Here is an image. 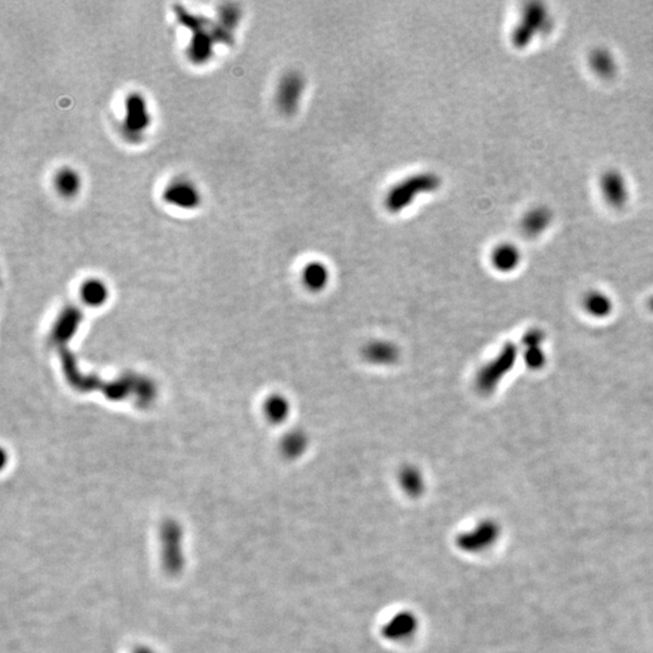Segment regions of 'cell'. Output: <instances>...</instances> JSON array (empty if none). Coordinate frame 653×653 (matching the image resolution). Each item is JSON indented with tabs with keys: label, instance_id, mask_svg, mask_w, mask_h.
Segmentation results:
<instances>
[{
	"label": "cell",
	"instance_id": "obj_1",
	"mask_svg": "<svg viewBox=\"0 0 653 653\" xmlns=\"http://www.w3.org/2000/svg\"><path fill=\"white\" fill-rule=\"evenodd\" d=\"M442 181L439 176L432 172L414 174L406 178L391 188L385 197V207L389 212L398 213L409 207L413 201L422 194H429L439 189Z\"/></svg>",
	"mask_w": 653,
	"mask_h": 653
},
{
	"label": "cell",
	"instance_id": "obj_2",
	"mask_svg": "<svg viewBox=\"0 0 653 653\" xmlns=\"http://www.w3.org/2000/svg\"><path fill=\"white\" fill-rule=\"evenodd\" d=\"M153 122L148 99L138 91H132L124 102V118H122V137L127 142L138 144L142 142Z\"/></svg>",
	"mask_w": 653,
	"mask_h": 653
},
{
	"label": "cell",
	"instance_id": "obj_3",
	"mask_svg": "<svg viewBox=\"0 0 653 653\" xmlns=\"http://www.w3.org/2000/svg\"><path fill=\"white\" fill-rule=\"evenodd\" d=\"M162 201L166 205L183 211H195L202 205V193L191 179L176 177L162 190Z\"/></svg>",
	"mask_w": 653,
	"mask_h": 653
},
{
	"label": "cell",
	"instance_id": "obj_4",
	"mask_svg": "<svg viewBox=\"0 0 653 653\" xmlns=\"http://www.w3.org/2000/svg\"><path fill=\"white\" fill-rule=\"evenodd\" d=\"M549 14L547 9L543 8V5L530 4L524 9L519 24H517L512 36L516 46H527V44L535 39L537 34L546 32L549 29Z\"/></svg>",
	"mask_w": 653,
	"mask_h": 653
},
{
	"label": "cell",
	"instance_id": "obj_5",
	"mask_svg": "<svg viewBox=\"0 0 653 653\" xmlns=\"http://www.w3.org/2000/svg\"><path fill=\"white\" fill-rule=\"evenodd\" d=\"M305 90V79L296 71L284 74L276 91V103L284 114H293L299 106L300 99Z\"/></svg>",
	"mask_w": 653,
	"mask_h": 653
},
{
	"label": "cell",
	"instance_id": "obj_6",
	"mask_svg": "<svg viewBox=\"0 0 653 653\" xmlns=\"http://www.w3.org/2000/svg\"><path fill=\"white\" fill-rule=\"evenodd\" d=\"M600 191L606 202L621 209L629 200V185L626 177L616 169H609L600 178Z\"/></svg>",
	"mask_w": 653,
	"mask_h": 653
},
{
	"label": "cell",
	"instance_id": "obj_7",
	"mask_svg": "<svg viewBox=\"0 0 653 653\" xmlns=\"http://www.w3.org/2000/svg\"><path fill=\"white\" fill-rule=\"evenodd\" d=\"M83 177L78 169L71 166H62L52 178V186L56 194L64 200H73L83 190Z\"/></svg>",
	"mask_w": 653,
	"mask_h": 653
},
{
	"label": "cell",
	"instance_id": "obj_8",
	"mask_svg": "<svg viewBox=\"0 0 653 653\" xmlns=\"http://www.w3.org/2000/svg\"><path fill=\"white\" fill-rule=\"evenodd\" d=\"M362 356L373 366L390 367L397 363L401 350L390 340H373L363 347Z\"/></svg>",
	"mask_w": 653,
	"mask_h": 653
},
{
	"label": "cell",
	"instance_id": "obj_9",
	"mask_svg": "<svg viewBox=\"0 0 653 653\" xmlns=\"http://www.w3.org/2000/svg\"><path fill=\"white\" fill-rule=\"evenodd\" d=\"M193 31L194 36L188 49L189 59L195 64H206L212 57L216 36L209 34L206 28L201 26L200 21L194 22Z\"/></svg>",
	"mask_w": 653,
	"mask_h": 653
},
{
	"label": "cell",
	"instance_id": "obj_10",
	"mask_svg": "<svg viewBox=\"0 0 653 653\" xmlns=\"http://www.w3.org/2000/svg\"><path fill=\"white\" fill-rule=\"evenodd\" d=\"M303 282L311 291H322L329 284L331 271L322 261H310L303 269Z\"/></svg>",
	"mask_w": 653,
	"mask_h": 653
},
{
	"label": "cell",
	"instance_id": "obj_11",
	"mask_svg": "<svg viewBox=\"0 0 653 653\" xmlns=\"http://www.w3.org/2000/svg\"><path fill=\"white\" fill-rule=\"evenodd\" d=\"M399 484L407 495L417 497L425 490V477L422 469L414 464H407L399 471Z\"/></svg>",
	"mask_w": 653,
	"mask_h": 653
},
{
	"label": "cell",
	"instance_id": "obj_12",
	"mask_svg": "<svg viewBox=\"0 0 653 653\" xmlns=\"http://www.w3.org/2000/svg\"><path fill=\"white\" fill-rule=\"evenodd\" d=\"M417 628V621L409 612L398 614L386 624V637L392 640H401L403 637H409Z\"/></svg>",
	"mask_w": 653,
	"mask_h": 653
},
{
	"label": "cell",
	"instance_id": "obj_13",
	"mask_svg": "<svg viewBox=\"0 0 653 653\" xmlns=\"http://www.w3.org/2000/svg\"><path fill=\"white\" fill-rule=\"evenodd\" d=\"M519 249L511 244H502L492 251V263L501 272L514 270L519 264Z\"/></svg>",
	"mask_w": 653,
	"mask_h": 653
},
{
	"label": "cell",
	"instance_id": "obj_14",
	"mask_svg": "<svg viewBox=\"0 0 653 653\" xmlns=\"http://www.w3.org/2000/svg\"><path fill=\"white\" fill-rule=\"evenodd\" d=\"M309 436L303 429H293L282 441V452L289 459L303 457L309 448Z\"/></svg>",
	"mask_w": 653,
	"mask_h": 653
},
{
	"label": "cell",
	"instance_id": "obj_15",
	"mask_svg": "<svg viewBox=\"0 0 653 653\" xmlns=\"http://www.w3.org/2000/svg\"><path fill=\"white\" fill-rule=\"evenodd\" d=\"M291 412V403L282 394H272L265 403L266 417L274 424L286 422Z\"/></svg>",
	"mask_w": 653,
	"mask_h": 653
},
{
	"label": "cell",
	"instance_id": "obj_16",
	"mask_svg": "<svg viewBox=\"0 0 653 653\" xmlns=\"http://www.w3.org/2000/svg\"><path fill=\"white\" fill-rule=\"evenodd\" d=\"M552 221V214L544 207H536L527 212L523 218V228L530 234H539L547 228Z\"/></svg>",
	"mask_w": 653,
	"mask_h": 653
},
{
	"label": "cell",
	"instance_id": "obj_17",
	"mask_svg": "<svg viewBox=\"0 0 653 653\" xmlns=\"http://www.w3.org/2000/svg\"><path fill=\"white\" fill-rule=\"evenodd\" d=\"M241 10L235 5H228L221 11L219 15V27L218 32H221L223 40L231 39L232 31H235L237 24L240 22Z\"/></svg>",
	"mask_w": 653,
	"mask_h": 653
},
{
	"label": "cell",
	"instance_id": "obj_18",
	"mask_svg": "<svg viewBox=\"0 0 653 653\" xmlns=\"http://www.w3.org/2000/svg\"><path fill=\"white\" fill-rule=\"evenodd\" d=\"M590 66L602 76H609L616 71L614 57L605 49L595 50L590 55Z\"/></svg>",
	"mask_w": 653,
	"mask_h": 653
},
{
	"label": "cell",
	"instance_id": "obj_19",
	"mask_svg": "<svg viewBox=\"0 0 653 653\" xmlns=\"http://www.w3.org/2000/svg\"><path fill=\"white\" fill-rule=\"evenodd\" d=\"M84 295H85V299L86 300H94V301H99V300H103L104 295H106V291H104V287L103 284L99 281H90V282H86L85 287H84Z\"/></svg>",
	"mask_w": 653,
	"mask_h": 653
}]
</instances>
